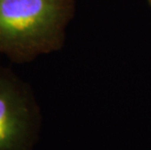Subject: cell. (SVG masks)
<instances>
[{
    "mask_svg": "<svg viewBox=\"0 0 151 150\" xmlns=\"http://www.w3.org/2000/svg\"><path fill=\"white\" fill-rule=\"evenodd\" d=\"M75 0H0V54L25 63L60 50Z\"/></svg>",
    "mask_w": 151,
    "mask_h": 150,
    "instance_id": "1",
    "label": "cell"
},
{
    "mask_svg": "<svg viewBox=\"0 0 151 150\" xmlns=\"http://www.w3.org/2000/svg\"><path fill=\"white\" fill-rule=\"evenodd\" d=\"M40 126V109L29 86L0 67V150H32Z\"/></svg>",
    "mask_w": 151,
    "mask_h": 150,
    "instance_id": "2",
    "label": "cell"
},
{
    "mask_svg": "<svg viewBox=\"0 0 151 150\" xmlns=\"http://www.w3.org/2000/svg\"><path fill=\"white\" fill-rule=\"evenodd\" d=\"M147 2H148V4H149L150 8H151V0H147Z\"/></svg>",
    "mask_w": 151,
    "mask_h": 150,
    "instance_id": "3",
    "label": "cell"
}]
</instances>
